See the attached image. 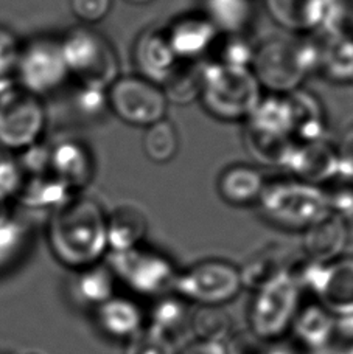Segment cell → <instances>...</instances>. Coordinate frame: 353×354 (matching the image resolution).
<instances>
[{
    "mask_svg": "<svg viewBox=\"0 0 353 354\" xmlns=\"http://www.w3.org/2000/svg\"><path fill=\"white\" fill-rule=\"evenodd\" d=\"M266 8L280 27L291 31H305L307 0H266Z\"/></svg>",
    "mask_w": 353,
    "mask_h": 354,
    "instance_id": "38",
    "label": "cell"
},
{
    "mask_svg": "<svg viewBox=\"0 0 353 354\" xmlns=\"http://www.w3.org/2000/svg\"><path fill=\"white\" fill-rule=\"evenodd\" d=\"M25 177L27 176L19 165V160L12 159V157L0 156V202L17 198Z\"/></svg>",
    "mask_w": 353,
    "mask_h": 354,
    "instance_id": "40",
    "label": "cell"
},
{
    "mask_svg": "<svg viewBox=\"0 0 353 354\" xmlns=\"http://www.w3.org/2000/svg\"><path fill=\"white\" fill-rule=\"evenodd\" d=\"M347 241V223L330 213L329 216L305 230L302 254L316 263L330 264L343 257Z\"/></svg>",
    "mask_w": 353,
    "mask_h": 354,
    "instance_id": "17",
    "label": "cell"
},
{
    "mask_svg": "<svg viewBox=\"0 0 353 354\" xmlns=\"http://www.w3.org/2000/svg\"><path fill=\"white\" fill-rule=\"evenodd\" d=\"M333 354H353V345L352 346H345V348L333 350Z\"/></svg>",
    "mask_w": 353,
    "mask_h": 354,
    "instance_id": "50",
    "label": "cell"
},
{
    "mask_svg": "<svg viewBox=\"0 0 353 354\" xmlns=\"http://www.w3.org/2000/svg\"><path fill=\"white\" fill-rule=\"evenodd\" d=\"M293 145L294 140L291 137L266 134V132L252 129L249 126H246L244 129V147L262 165L283 168Z\"/></svg>",
    "mask_w": 353,
    "mask_h": 354,
    "instance_id": "30",
    "label": "cell"
},
{
    "mask_svg": "<svg viewBox=\"0 0 353 354\" xmlns=\"http://www.w3.org/2000/svg\"><path fill=\"white\" fill-rule=\"evenodd\" d=\"M291 107V137L294 142H316L327 138V113L320 101L305 88L287 93Z\"/></svg>",
    "mask_w": 353,
    "mask_h": 354,
    "instance_id": "18",
    "label": "cell"
},
{
    "mask_svg": "<svg viewBox=\"0 0 353 354\" xmlns=\"http://www.w3.org/2000/svg\"><path fill=\"white\" fill-rule=\"evenodd\" d=\"M69 75L80 84L109 88L120 77V62L111 41L100 31L78 27L60 39Z\"/></svg>",
    "mask_w": 353,
    "mask_h": 354,
    "instance_id": "4",
    "label": "cell"
},
{
    "mask_svg": "<svg viewBox=\"0 0 353 354\" xmlns=\"http://www.w3.org/2000/svg\"><path fill=\"white\" fill-rule=\"evenodd\" d=\"M28 244V227L15 218L0 214V270L19 260Z\"/></svg>",
    "mask_w": 353,
    "mask_h": 354,
    "instance_id": "36",
    "label": "cell"
},
{
    "mask_svg": "<svg viewBox=\"0 0 353 354\" xmlns=\"http://www.w3.org/2000/svg\"><path fill=\"white\" fill-rule=\"evenodd\" d=\"M266 354H298L293 346L283 345V344H275L273 346H268Z\"/></svg>",
    "mask_w": 353,
    "mask_h": 354,
    "instance_id": "48",
    "label": "cell"
},
{
    "mask_svg": "<svg viewBox=\"0 0 353 354\" xmlns=\"http://www.w3.org/2000/svg\"><path fill=\"white\" fill-rule=\"evenodd\" d=\"M106 218L97 201L78 196L52 212L47 236L53 255L77 270L98 264L109 252Z\"/></svg>",
    "mask_w": 353,
    "mask_h": 354,
    "instance_id": "1",
    "label": "cell"
},
{
    "mask_svg": "<svg viewBox=\"0 0 353 354\" xmlns=\"http://www.w3.org/2000/svg\"><path fill=\"white\" fill-rule=\"evenodd\" d=\"M190 333L194 340L224 344L232 334V320L219 306H201L192 313Z\"/></svg>",
    "mask_w": 353,
    "mask_h": 354,
    "instance_id": "34",
    "label": "cell"
},
{
    "mask_svg": "<svg viewBox=\"0 0 353 354\" xmlns=\"http://www.w3.org/2000/svg\"><path fill=\"white\" fill-rule=\"evenodd\" d=\"M192 313L193 311L188 306V301L178 294L172 292L162 295L151 308L148 330L167 339L170 344L176 345L179 339L187 336V334H192Z\"/></svg>",
    "mask_w": 353,
    "mask_h": 354,
    "instance_id": "19",
    "label": "cell"
},
{
    "mask_svg": "<svg viewBox=\"0 0 353 354\" xmlns=\"http://www.w3.org/2000/svg\"><path fill=\"white\" fill-rule=\"evenodd\" d=\"M347 0H307L305 31L327 37L347 31Z\"/></svg>",
    "mask_w": 353,
    "mask_h": 354,
    "instance_id": "27",
    "label": "cell"
},
{
    "mask_svg": "<svg viewBox=\"0 0 353 354\" xmlns=\"http://www.w3.org/2000/svg\"><path fill=\"white\" fill-rule=\"evenodd\" d=\"M283 168L294 179L323 187L338 176L335 145L329 140L294 142Z\"/></svg>",
    "mask_w": 353,
    "mask_h": 354,
    "instance_id": "12",
    "label": "cell"
},
{
    "mask_svg": "<svg viewBox=\"0 0 353 354\" xmlns=\"http://www.w3.org/2000/svg\"><path fill=\"white\" fill-rule=\"evenodd\" d=\"M73 16L86 25L102 22L111 12L112 0H69Z\"/></svg>",
    "mask_w": 353,
    "mask_h": 354,
    "instance_id": "42",
    "label": "cell"
},
{
    "mask_svg": "<svg viewBox=\"0 0 353 354\" xmlns=\"http://www.w3.org/2000/svg\"><path fill=\"white\" fill-rule=\"evenodd\" d=\"M132 59L142 78L162 86L179 66L165 27H151L143 30L134 42Z\"/></svg>",
    "mask_w": 353,
    "mask_h": 354,
    "instance_id": "13",
    "label": "cell"
},
{
    "mask_svg": "<svg viewBox=\"0 0 353 354\" xmlns=\"http://www.w3.org/2000/svg\"><path fill=\"white\" fill-rule=\"evenodd\" d=\"M114 281L116 277L108 264H93L78 270L73 281V294L84 305L98 308L114 297Z\"/></svg>",
    "mask_w": 353,
    "mask_h": 354,
    "instance_id": "29",
    "label": "cell"
},
{
    "mask_svg": "<svg viewBox=\"0 0 353 354\" xmlns=\"http://www.w3.org/2000/svg\"><path fill=\"white\" fill-rule=\"evenodd\" d=\"M12 88V80L10 73H0V97Z\"/></svg>",
    "mask_w": 353,
    "mask_h": 354,
    "instance_id": "49",
    "label": "cell"
},
{
    "mask_svg": "<svg viewBox=\"0 0 353 354\" xmlns=\"http://www.w3.org/2000/svg\"><path fill=\"white\" fill-rule=\"evenodd\" d=\"M199 100L212 117L224 122L248 120L258 101L262 87L251 68L206 62L201 66Z\"/></svg>",
    "mask_w": 353,
    "mask_h": 354,
    "instance_id": "2",
    "label": "cell"
},
{
    "mask_svg": "<svg viewBox=\"0 0 353 354\" xmlns=\"http://www.w3.org/2000/svg\"><path fill=\"white\" fill-rule=\"evenodd\" d=\"M266 185L260 169L249 165H232L218 177V193L230 205L243 207L258 202Z\"/></svg>",
    "mask_w": 353,
    "mask_h": 354,
    "instance_id": "20",
    "label": "cell"
},
{
    "mask_svg": "<svg viewBox=\"0 0 353 354\" xmlns=\"http://www.w3.org/2000/svg\"><path fill=\"white\" fill-rule=\"evenodd\" d=\"M21 53V46L10 30L0 27V73H11Z\"/></svg>",
    "mask_w": 353,
    "mask_h": 354,
    "instance_id": "45",
    "label": "cell"
},
{
    "mask_svg": "<svg viewBox=\"0 0 353 354\" xmlns=\"http://www.w3.org/2000/svg\"><path fill=\"white\" fill-rule=\"evenodd\" d=\"M109 109L131 126L148 128L167 118L168 100L159 84L141 75L120 77L108 88Z\"/></svg>",
    "mask_w": 353,
    "mask_h": 354,
    "instance_id": "9",
    "label": "cell"
},
{
    "mask_svg": "<svg viewBox=\"0 0 353 354\" xmlns=\"http://www.w3.org/2000/svg\"><path fill=\"white\" fill-rule=\"evenodd\" d=\"M15 68L22 91L35 97L55 92L69 78L61 44L52 37H41L21 47Z\"/></svg>",
    "mask_w": 353,
    "mask_h": 354,
    "instance_id": "11",
    "label": "cell"
},
{
    "mask_svg": "<svg viewBox=\"0 0 353 354\" xmlns=\"http://www.w3.org/2000/svg\"><path fill=\"white\" fill-rule=\"evenodd\" d=\"M73 198L75 192L52 173L25 177L21 193L17 196V199L25 207L33 208V210L52 212L66 205Z\"/></svg>",
    "mask_w": 353,
    "mask_h": 354,
    "instance_id": "25",
    "label": "cell"
},
{
    "mask_svg": "<svg viewBox=\"0 0 353 354\" xmlns=\"http://www.w3.org/2000/svg\"><path fill=\"white\" fill-rule=\"evenodd\" d=\"M291 107L288 97L279 93L262 97L246 120V126L252 129L282 137H291Z\"/></svg>",
    "mask_w": 353,
    "mask_h": 354,
    "instance_id": "26",
    "label": "cell"
},
{
    "mask_svg": "<svg viewBox=\"0 0 353 354\" xmlns=\"http://www.w3.org/2000/svg\"><path fill=\"white\" fill-rule=\"evenodd\" d=\"M300 294L298 284L287 274L257 289L249 309V330L264 342L280 339L291 330L300 308Z\"/></svg>",
    "mask_w": 353,
    "mask_h": 354,
    "instance_id": "6",
    "label": "cell"
},
{
    "mask_svg": "<svg viewBox=\"0 0 353 354\" xmlns=\"http://www.w3.org/2000/svg\"><path fill=\"white\" fill-rule=\"evenodd\" d=\"M108 245L109 252L134 249L143 243L148 233V219L141 208L125 204L112 210L108 218Z\"/></svg>",
    "mask_w": 353,
    "mask_h": 354,
    "instance_id": "21",
    "label": "cell"
},
{
    "mask_svg": "<svg viewBox=\"0 0 353 354\" xmlns=\"http://www.w3.org/2000/svg\"><path fill=\"white\" fill-rule=\"evenodd\" d=\"M125 354H176L174 345L148 328L138 331L128 340Z\"/></svg>",
    "mask_w": 353,
    "mask_h": 354,
    "instance_id": "41",
    "label": "cell"
},
{
    "mask_svg": "<svg viewBox=\"0 0 353 354\" xmlns=\"http://www.w3.org/2000/svg\"><path fill=\"white\" fill-rule=\"evenodd\" d=\"M251 71L262 91L287 95L299 88L307 78L299 55L298 37L271 36L254 50Z\"/></svg>",
    "mask_w": 353,
    "mask_h": 354,
    "instance_id": "7",
    "label": "cell"
},
{
    "mask_svg": "<svg viewBox=\"0 0 353 354\" xmlns=\"http://www.w3.org/2000/svg\"><path fill=\"white\" fill-rule=\"evenodd\" d=\"M251 2H252V0H251Z\"/></svg>",
    "mask_w": 353,
    "mask_h": 354,
    "instance_id": "53",
    "label": "cell"
},
{
    "mask_svg": "<svg viewBox=\"0 0 353 354\" xmlns=\"http://www.w3.org/2000/svg\"><path fill=\"white\" fill-rule=\"evenodd\" d=\"M97 322L108 336L129 340L142 331L143 314L134 301L114 295L97 308Z\"/></svg>",
    "mask_w": 353,
    "mask_h": 354,
    "instance_id": "23",
    "label": "cell"
},
{
    "mask_svg": "<svg viewBox=\"0 0 353 354\" xmlns=\"http://www.w3.org/2000/svg\"><path fill=\"white\" fill-rule=\"evenodd\" d=\"M179 145L178 129L167 118L145 128L142 147L150 162L157 165H165L172 162L179 153Z\"/></svg>",
    "mask_w": 353,
    "mask_h": 354,
    "instance_id": "32",
    "label": "cell"
},
{
    "mask_svg": "<svg viewBox=\"0 0 353 354\" xmlns=\"http://www.w3.org/2000/svg\"><path fill=\"white\" fill-rule=\"evenodd\" d=\"M311 294L335 317L353 315V257L324 264Z\"/></svg>",
    "mask_w": 353,
    "mask_h": 354,
    "instance_id": "15",
    "label": "cell"
},
{
    "mask_svg": "<svg viewBox=\"0 0 353 354\" xmlns=\"http://www.w3.org/2000/svg\"><path fill=\"white\" fill-rule=\"evenodd\" d=\"M263 216L285 230H307L330 214L323 187L299 179L266 182L258 199Z\"/></svg>",
    "mask_w": 353,
    "mask_h": 354,
    "instance_id": "3",
    "label": "cell"
},
{
    "mask_svg": "<svg viewBox=\"0 0 353 354\" xmlns=\"http://www.w3.org/2000/svg\"><path fill=\"white\" fill-rule=\"evenodd\" d=\"M336 317L320 305H308L299 308L291 330L298 342L311 350H324L330 346L335 336Z\"/></svg>",
    "mask_w": 353,
    "mask_h": 354,
    "instance_id": "22",
    "label": "cell"
},
{
    "mask_svg": "<svg viewBox=\"0 0 353 354\" xmlns=\"http://www.w3.org/2000/svg\"><path fill=\"white\" fill-rule=\"evenodd\" d=\"M204 15L223 35L243 33L252 17L251 0H204Z\"/></svg>",
    "mask_w": 353,
    "mask_h": 354,
    "instance_id": "31",
    "label": "cell"
},
{
    "mask_svg": "<svg viewBox=\"0 0 353 354\" xmlns=\"http://www.w3.org/2000/svg\"><path fill=\"white\" fill-rule=\"evenodd\" d=\"M19 165L27 177L50 173V148L46 145L36 143L33 147L24 149Z\"/></svg>",
    "mask_w": 353,
    "mask_h": 354,
    "instance_id": "43",
    "label": "cell"
},
{
    "mask_svg": "<svg viewBox=\"0 0 353 354\" xmlns=\"http://www.w3.org/2000/svg\"><path fill=\"white\" fill-rule=\"evenodd\" d=\"M108 266L126 286L157 299L173 292L178 277V270L168 257L143 244L129 250L109 252Z\"/></svg>",
    "mask_w": 353,
    "mask_h": 354,
    "instance_id": "5",
    "label": "cell"
},
{
    "mask_svg": "<svg viewBox=\"0 0 353 354\" xmlns=\"http://www.w3.org/2000/svg\"><path fill=\"white\" fill-rule=\"evenodd\" d=\"M320 68L327 80L338 84L353 83V33H341L319 37Z\"/></svg>",
    "mask_w": 353,
    "mask_h": 354,
    "instance_id": "24",
    "label": "cell"
},
{
    "mask_svg": "<svg viewBox=\"0 0 353 354\" xmlns=\"http://www.w3.org/2000/svg\"><path fill=\"white\" fill-rule=\"evenodd\" d=\"M165 30L176 58L185 62H197L203 56H209L219 36V31L204 12L174 19Z\"/></svg>",
    "mask_w": 353,
    "mask_h": 354,
    "instance_id": "14",
    "label": "cell"
},
{
    "mask_svg": "<svg viewBox=\"0 0 353 354\" xmlns=\"http://www.w3.org/2000/svg\"><path fill=\"white\" fill-rule=\"evenodd\" d=\"M226 354H266L268 345L251 330L230 334L224 342Z\"/></svg>",
    "mask_w": 353,
    "mask_h": 354,
    "instance_id": "44",
    "label": "cell"
},
{
    "mask_svg": "<svg viewBox=\"0 0 353 354\" xmlns=\"http://www.w3.org/2000/svg\"><path fill=\"white\" fill-rule=\"evenodd\" d=\"M255 46L246 39L243 33L238 35H221L219 33L215 46L212 47L210 62L238 67V68H251L252 59H254Z\"/></svg>",
    "mask_w": 353,
    "mask_h": 354,
    "instance_id": "35",
    "label": "cell"
},
{
    "mask_svg": "<svg viewBox=\"0 0 353 354\" xmlns=\"http://www.w3.org/2000/svg\"><path fill=\"white\" fill-rule=\"evenodd\" d=\"M46 129V109L39 97L10 88L0 97V145L24 151L39 143Z\"/></svg>",
    "mask_w": 353,
    "mask_h": 354,
    "instance_id": "10",
    "label": "cell"
},
{
    "mask_svg": "<svg viewBox=\"0 0 353 354\" xmlns=\"http://www.w3.org/2000/svg\"><path fill=\"white\" fill-rule=\"evenodd\" d=\"M201 84V64L181 61L172 77L161 87L168 103L172 101L174 104H190L194 100H199Z\"/></svg>",
    "mask_w": 353,
    "mask_h": 354,
    "instance_id": "33",
    "label": "cell"
},
{
    "mask_svg": "<svg viewBox=\"0 0 353 354\" xmlns=\"http://www.w3.org/2000/svg\"><path fill=\"white\" fill-rule=\"evenodd\" d=\"M288 258V254L274 245L255 252L248 258V261H244L243 268H238L243 286L257 290L273 281L274 278L285 274Z\"/></svg>",
    "mask_w": 353,
    "mask_h": 354,
    "instance_id": "28",
    "label": "cell"
},
{
    "mask_svg": "<svg viewBox=\"0 0 353 354\" xmlns=\"http://www.w3.org/2000/svg\"><path fill=\"white\" fill-rule=\"evenodd\" d=\"M323 188L330 213L345 223L353 221V179L336 176L335 179L323 185Z\"/></svg>",
    "mask_w": 353,
    "mask_h": 354,
    "instance_id": "37",
    "label": "cell"
},
{
    "mask_svg": "<svg viewBox=\"0 0 353 354\" xmlns=\"http://www.w3.org/2000/svg\"><path fill=\"white\" fill-rule=\"evenodd\" d=\"M181 354H226L224 344L207 342V340H193Z\"/></svg>",
    "mask_w": 353,
    "mask_h": 354,
    "instance_id": "47",
    "label": "cell"
},
{
    "mask_svg": "<svg viewBox=\"0 0 353 354\" xmlns=\"http://www.w3.org/2000/svg\"><path fill=\"white\" fill-rule=\"evenodd\" d=\"M73 103L77 111L86 118H100L109 109L108 88L80 84L73 95Z\"/></svg>",
    "mask_w": 353,
    "mask_h": 354,
    "instance_id": "39",
    "label": "cell"
},
{
    "mask_svg": "<svg viewBox=\"0 0 353 354\" xmlns=\"http://www.w3.org/2000/svg\"><path fill=\"white\" fill-rule=\"evenodd\" d=\"M27 354H39V353H27Z\"/></svg>",
    "mask_w": 353,
    "mask_h": 354,
    "instance_id": "52",
    "label": "cell"
},
{
    "mask_svg": "<svg viewBox=\"0 0 353 354\" xmlns=\"http://www.w3.org/2000/svg\"><path fill=\"white\" fill-rule=\"evenodd\" d=\"M243 288L239 269L224 260H204L178 272L173 292L188 303L221 306L235 299Z\"/></svg>",
    "mask_w": 353,
    "mask_h": 354,
    "instance_id": "8",
    "label": "cell"
},
{
    "mask_svg": "<svg viewBox=\"0 0 353 354\" xmlns=\"http://www.w3.org/2000/svg\"><path fill=\"white\" fill-rule=\"evenodd\" d=\"M50 173L72 192L86 188L96 174V162L87 145L80 140H62L50 148Z\"/></svg>",
    "mask_w": 353,
    "mask_h": 354,
    "instance_id": "16",
    "label": "cell"
},
{
    "mask_svg": "<svg viewBox=\"0 0 353 354\" xmlns=\"http://www.w3.org/2000/svg\"><path fill=\"white\" fill-rule=\"evenodd\" d=\"M125 2L128 3H134V5H147V3H151L153 0H125Z\"/></svg>",
    "mask_w": 353,
    "mask_h": 354,
    "instance_id": "51",
    "label": "cell"
},
{
    "mask_svg": "<svg viewBox=\"0 0 353 354\" xmlns=\"http://www.w3.org/2000/svg\"><path fill=\"white\" fill-rule=\"evenodd\" d=\"M336 159H338V177L353 179V126L345 131L336 145Z\"/></svg>",
    "mask_w": 353,
    "mask_h": 354,
    "instance_id": "46",
    "label": "cell"
}]
</instances>
